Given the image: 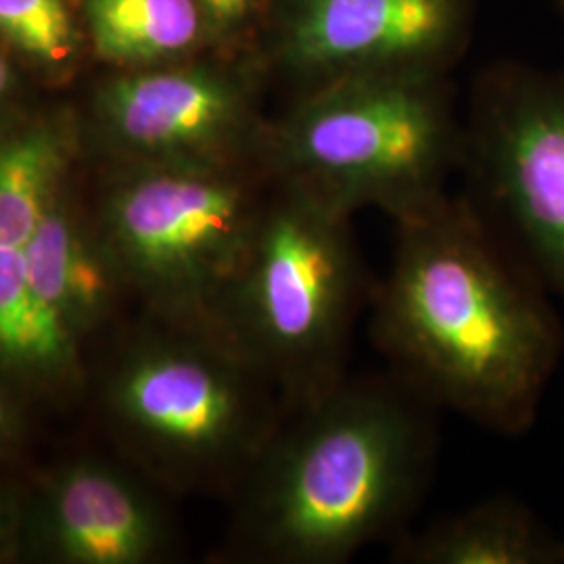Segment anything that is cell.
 <instances>
[{"mask_svg":"<svg viewBox=\"0 0 564 564\" xmlns=\"http://www.w3.org/2000/svg\"><path fill=\"white\" fill-rule=\"evenodd\" d=\"M393 226V256L368 302L389 372L435 410L524 435L563 358L554 297L464 193Z\"/></svg>","mask_w":564,"mask_h":564,"instance_id":"cell-1","label":"cell"},{"mask_svg":"<svg viewBox=\"0 0 564 564\" xmlns=\"http://www.w3.org/2000/svg\"><path fill=\"white\" fill-rule=\"evenodd\" d=\"M433 412L389 370H349L286 410L242 477V550L263 563L341 564L398 540L433 477Z\"/></svg>","mask_w":564,"mask_h":564,"instance_id":"cell-2","label":"cell"},{"mask_svg":"<svg viewBox=\"0 0 564 564\" xmlns=\"http://www.w3.org/2000/svg\"><path fill=\"white\" fill-rule=\"evenodd\" d=\"M463 158L464 109L452 74L437 72L362 74L293 95L263 141L272 176L393 224L442 205Z\"/></svg>","mask_w":564,"mask_h":564,"instance_id":"cell-3","label":"cell"},{"mask_svg":"<svg viewBox=\"0 0 564 564\" xmlns=\"http://www.w3.org/2000/svg\"><path fill=\"white\" fill-rule=\"evenodd\" d=\"M356 216L300 182L276 178L220 312V330L281 393L312 402L349 372L370 302Z\"/></svg>","mask_w":564,"mask_h":564,"instance_id":"cell-4","label":"cell"},{"mask_svg":"<svg viewBox=\"0 0 564 564\" xmlns=\"http://www.w3.org/2000/svg\"><path fill=\"white\" fill-rule=\"evenodd\" d=\"M272 182L263 162L142 163L121 186L111 205L121 260L170 323L220 330Z\"/></svg>","mask_w":564,"mask_h":564,"instance_id":"cell-5","label":"cell"},{"mask_svg":"<svg viewBox=\"0 0 564 564\" xmlns=\"http://www.w3.org/2000/svg\"><path fill=\"white\" fill-rule=\"evenodd\" d=\"M464 195L564 303V69L498 61L464 107Z\"/></svg>","mask_w":564,"mask_h":564,"instance_id":"cell-6","label":"cell"},{"mask_svg":"<svg viewBox=\"0 0 564 564\" xmlns=\"http://www.w3.org/2000/svg\"><path fill=\"white\" fill-rule=\"evenodd\" d=\"M174 324L126 366L121 414L178 477H245L286 412L281 393L220 330Z\"/></svg>","mask_w":564,"mask_h":564,"instance_id":"cell-7","label":"cell"},{"mask_svg":"<svg viewBox=\"0 0 564 564\" xmlns=\"http://www.w3.org/2000/svg\"><path fill=\"white\" fill-rule=\"evenodd\" d=\"M475 20L477 0H270L258 57L291 97L362 74H452Z\"/></svg>","mask_w":564,"mask_h":564,"instance_id":"cell-8","label":"cell"},{"mask_svg":"<svg viewBox=\"0 0 564 564\" xmlns=\"http://www.w3.org/2000/svg\"><path fill=\"white\" fill-rule=\"evenodd\" d=\"M265 82L258 57L220 51L141 67L105 88L102 120L142 163L263 162Z\"/></svg>","mask_w":564,"mask_h":564,"instance_id":"cell-9","label":"cell"},{"mask_svg":"<svg viewBox=\"0 0 564 564\" xmlns=\"http://www.w3.org/2000/svg\"><path fill=\"white\" fill-rule=\"evenodd\" d=\"M48 540L65 561L137 564L165 545L160 512L113 473L80 464L55 485L48 505Z\"/></svg>","mask_w":564,"mask_h":564,"instance_id":"cell-10","label":"cell"},{"mask_svg":"<svg viewBox=\"0 0 564 564\" xmlns=\"http://www.w3.org/2000/svg\"><path fill=\"white\" fill-rule=\"evenodd\" d=\"M387 554L395 564H564V535L521 498L498 494L412 524Z\"/></svg>","mask_w":564,"mask_h":564,"instance_id":"cell-11","label":"cell"},{"mask_svg":"<svg viewBox=\"0 0 564 564\" xmlns=\"http://www.w3.org/2000/svg\"><path fill=\"white\" fill-rule=\"evenodd\" d=\"M41 223L0 224V366L53 379L74 362L76 335L32 289L30 241Z\"/></svg>","mask_w":564,"mask_h":564,"instance_id":"cell-12","label":"cell"},{"mask_svg":"<svg viewBox=\"0 0 564 564\" xmlns=\"http://www.w3.org/2000/svg\"><path fill=\"white\" fill-rule=\"evenodd\" d=\"M86 25L102 59L137 69L216 51L197 0H86Z\"/></svg>","mask_w":564,"mask_h":564,"instance_id":"cell-13","label":"cell"},{"mask_svg":"<svg viewBox=\"0 0 564 564\" xmlns=\"http://www.w3.org/2000/svg\"><path fill=\"white\" fill-rule=\"evenodd\" d=\"M30 281L36 297L76 337L99 316L107 300L99 258L82 241L61 197L30 241Z\"/></svg>","mask_w":564,"mask_h":564,"instance_id":"cell-14","label":"cell"},{"mask_svg":"<svg viewBox=\"0 0 564 564\" xmlns=\"http://www.w3.org/2000/svg\"><path fill=\"white\" fill-rule=\"evenodd\" d=\"M0 36L46 67L65 65L76 51V28L63 0H0Z\"/></svg>","mask_w":564,"mask_h":564,"instance_id":"cell-15","label":"cell"},{"mask_svg":"<svg viewBox=\"0 0 564 564\" xmlns=\"http://www.w3.org/2000/svg\"><path fill=\"white\" fill-rule=\"evenodd\" d=\"M216 51L258 57L270 0H197ZM260 59V57H258Z\"/></svg>","mask_w":564,"mask_h":564,"instance_id":"cell-16","label":"cell"},{"mask_svg":"<svg viewBox=\"0 0 564 564\" xmlns=\"http://www.w3.org/2000/svg\"><path fill=\"white\" fill-rule=\"evenodd\" d=\"M13 88V74H11V65L4 59V55L0 53V105L7 101L9 93Z\"/></svg>","mask_w":564,"mask_h":564,"instance_id":"cell-17","label":"cell"},{"mask_svg":"<svg viewBox=\"0 0 564 564\" xmlns=\"http://www.w3.org/2000/svg\"><path fill=\"white\" fill-rule=\"evenodd\" d=\"M11 429H13V412H11V405L7 402V398L0 391V440L7 437Z\"/></svg>","mask_w":564,"mask_h":564,"instance_id":"cell-18","label":"cell"},{"mask_svg":"<svg viewBox=\"0 0 564 564\" xmlns=\"http://www.w3.org/2000/svg\"><path fill=\"white\" fill-rule=\"evenodd\" d=\"M552 2H554V4H556V9H558V11H561V15H563V20H564V0H552Z\"/></svg>","mask_w":564,"mask_h":564,"instance_id":"cell-19","label":"cell"}]
</instances>
